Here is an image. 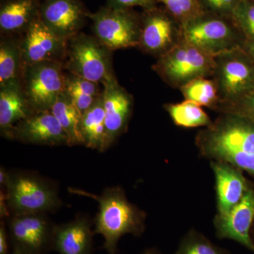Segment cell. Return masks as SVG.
<instances>
[{
    "label": "cell",
    "instance_id": "39",
    "mask_svg": "<svg viewBox=\"0 0 254 254\" xmlns=\"http://www.w3.org/2000/svg\"><path fill=\"white\" fill-rule=\"evenodd\" d=\"M5 1V0H1V1Z\"/></svg>",
    "mask_w": 254,
    "mask_h": 254
},
{
    "label": "cell",
    "instance_id": "17",
    "mask_svg": "<svg viewBox=\"0 0 254 254\" xmlns=\"http://www.w3.org/2000/svg\"><path fill=\"white\" fill-rule=\"evenodd\" d=\"M215 178L218 215H224L238 204L251 186L242 170L225 162L212 160Z\"/></svg>",
    "mask_w": 254,
    "mask_h": 254
},
{
    "label": "cell",
    "instance_id": "18",
    "mask_svg": "<svg viewBox=\"0 0 254 254\" xmlns=\"http://www.w3.org/2000/svg\"><path fill=\"white\" fill-rule=\"evenodd\" d=\"M94 234L86 217L55 225L53 250L60 254H92Z\"/></svg>",
    "mask_w": 254,
    "mask_h": 254
},
{
    "label": "cell",
    "instance_id": "5",
    "mask_svg": "<svg viewBox=\"0 0 254 254\" xmlns=\"http://www.w3.org/2000/svg\"><path fill=\"white\" fill-rule=\"evenodd\" d=\"M215 56L182 41L166 55L157 59L152 69L172 88L180 89L199 78L213 76Z\"/></svg>",
    "mask_w": 254,
    "mask_h": 254
},
{
    "label": "cell",
    "instance_id": "4",
    "mask_svg": "<svg viewBox=\"0 0 254 254\" xmlns=\"http://www.w3.org/2000/svg\"><path fill=\"white\" fill-rule=\"evenodd\" d=\"M182 40L213 56L242 48L245 42L231 16L205 12L182 25Z\"/></svg>",
    "mask_w": 254,
    "mask_h": 254
},
{
    "label": "cell",
    "instance_id": "16",
    "mask_svg": "<svg viewBox=\"0 0 254 254\" xmlns=\"http://www.w3.org/2000/svg\"><path fill=\"white\" fill-rule=\"evenodd\" d=\"M7 139L48 146L68 145L66 133L50 110L38 112L18 123Z\"/></svg>",
    "mask_w": 254,
    "mask_h": 254
},
{
    "label": "cell",
    "instance_id": "21",
    "mask_svg": "<svg viewBox=\"0 0 254 254\" xmlns=\"http://www.w3.org/2000/svg\"><path fill=\"white\" fill-rule=\"evenodd\" d=\"M21 36L1 35L0 88L21 85L23 68Z\"/></svg>",
    "mask_w": 254,
    "mask_h": 254
},
{
    "label": "cell",
    "instance_id": "29",
    "mask_svg": "<svg viewBox=\"0 0 254 254\" xmlns=\"http://www.w3.org/2000/svg\"><path fill=\"white\" fill-rule=\"evenodd\" d=\"M231 17L245 41L254 40V0H240Z\"/></svg>",
    "mask_w": 254,
    "mask_h": 254
},
{
    "label": "cell",
    "instance_id": "38",
    "mask_svg": "<svg viewBox=\"0 0 254 254\" xmlns=\"http://www.w3.org/2000/svg\"><path fill=\"white\" fill-rule=\"evenodd\" d=\"M12 254H23L22 253V252H18V251H12Z\"/></svg>",
    "mask_w": 254,
    "mask_h": 254
},
{
    "label": "cell",
    "instance_id": "24",
    "mask_svg": "<svg viewBox=\"0 0 254 254\" xmlns=\"http://www.w3.org/2000/svg\"><path fill=\"white\" fill-rule=\"evenodd\" d=\"M99 84L66 71L65 91L81 115L103 95Z\"/></svg>",
    "mask_w": 254,
    "mask_h": 254
},
{
    "label": "cell",
    "instance_id": "10",
    "mask_svg": "<svg viewBox=\"0 0 254 254\" xmlns=\"http://www.w3.org/2000/svg\"><path fill=\"white\" fill-rule=\"evenodd\" d=\"M182 41L181 23L163 6L157 5L141 13V33L137 48L157 59Z\"/></svg>",
    "mask_w": 254,
    "mask_h": 254
},
{
    "label": "cell",
    "instance_id": "22",
    "mask_svg": "<svg viewBox=\"0 0 254 254\" xmlns=\"http://www.w3.org/2000/svg\"><path fill=\"white\" fill-rule=\"evenodd\" d=\"M81 134L83 145L100 153L108 149L103 95L89 109L82 114Z\"/></svg>",
    "mask_w": 254,
    "mask_h": 254
},
{
    "label": "cell",
    "instance_id": "37",
    "mask_svg": "<svg viewBox=\"0 0 254 254\" xmlns=\"http://www.w3.org/2000/svg\"><path fill=\"white\" fill-rule=\"evenodd\" d=\"M251 236H252V240H253L254 242V222L253 226H252V231H251Z\"/></svg>",
    "mask_w": 254,
    "mask_h": 254
},
{
    "label": "cell",
    "instance_id": "6",
    "mask_svg": "<svg viewBox=\"0 0 254 254\" xmlns=\"http://www.w3.org/2000/svg\"><path fill=\"white\" fill-rule=\"evenodd\" d=\"M64 67L66 72L102 85L116 77L113 51L96 37L82 32L68 40Z\"/></svg>",
    "mask_w": 254,
    "mask_h": 254
},
{
    "label": "cell",
    "instance_id": "32",
    "mask_svg": "<svg viewBox=\"0 0 254 254\" xmlns=\"http://www.w3.org/2000/svg\"><path fill=\"white\" fill-rule=\"evenodd\" d=\"M158 5L156 0H106V6L114 9H128L141 7L148 9Z\"/></svg>",
    "mask_w": 254,
    "mask_h": 254
},
{
    "label": "cell",
    "instance_id": "20",
    "mask_svg": "<svg viewBox=\"0 0 254 254\" xmlns=\"http://www.w3.org/2000/svg\"><path fill=\"white\" fill-rule=\"evenodd\" d=\"M36 113L23 94L21 85L0 88V132L7 138L14 127Z\"/></svg>",
    "mask_w": 254,
    "mask_h": 254
},
{
    "label": "cell",
    "instance_id": "28",
    "mask_svg": "<svg viewBox=\"0 0 254 254\" xmlns=\"http://www.w3.org/2000/svg\"><path fill=\"white\" fill-rule=\"evenodd\" d=\"M182 25L203 14L199 0H156Z\"/></svg>",
    "mask_w": 254,
    "mask_h": 254
},
{
    "label": "cell",
    "instance_id": "9",
    "mask_svg": "<svg viewBox=\"0 0 254 254\" xmlns=\"http://www.w3.org/2000/svg\"><path fill=\"white\" fill-rule=\"evenodd\" d=\"M64 63L46 61L23 68L21 87L24 96L36 113L51 110L65 91Z\"/></svg>",
    "mask_w": 254,
    "mask_h": 254
},
{
    "label": "cell",
    "instance_id": "15",
    "mask_svg": "<svg viewBox=\"0 0 254 254\" xmlns=\"http://www.w3.org/2000/svg\"><path fill=\"white\" fill-rule=\"evenodd\" d=\"M103 98L108 148L128 128L133 114V95L120 86L117 78L105 82Z\"/></svg>",
    "mask_w": 254,
    "mask_h": 254
},
{
    "label": "cell",
    "instance_id": "34",
    "mask_svg": "<svg viewBox=\"0 0 254 254\" xmlns=\"http://www.w3.org/2000/svg\"><path fill=\"white\" fill-rule=\"evenodd\" d=\"M242 48L245 50L247 54L250 55V58L254 62V40L245 41Z\"/></svg>",
    "mask_w": 254,
    "mask_h": 254
},
{
    "label": "cell",
    "instance_id": "26",
    "mask_svg": "<svg viewBox=\"0 0 254 254\" xmlns=\"http://www.w3.org/2000/svg\"><path fill=\"white\" fill-rule=\"evenodd\" d=\"M185 100L205 106L215 111L219 99L216 86L213 80L199 78L190 82L180 88Z\"/></svg>",
    "mask_w": 254,
    "mask_h": 254
},
{
    "label": "cell",
    "instance_id": "2",
    "mask_svg": "<svg viewBox=\"0 0 254 254\" xmlns=\"http://www.w3.org/2000/svg\"><path fill=\"white\" fill-rule=\"evenodd\" d=\"M68 190L98 202L94 233L104 239L103 248L108 254H117L119 240L124 235L141 237L144 233L146 214L128 200L122 187H109L100 195L76 189Z\"/></svg>",
    "mask_w": 254,
    "mask_h": 254
},
{
    "label": "cell",
    "instance_id": "23",
    "mask_svg": "<svg viewBox=\"0 0 254 254\" xmlns=\"http://www.w3.org/2000/svg\"><path fill=\"white\" fill-rule=\"evenodd\" d=\"M68 138V146L83 144L81 134V114L73 105L69 95L64 91L50 110Z\"/></svg>",
    "mask_w": 254,
    "mask_h": 254
},
{
    "label": "cell",
    "instance_id": "31",
    "mask_svg": "<svg viewBox=\"0 0 254 254\" xmlns=\"http://www.w3.org/2000/svg\"><path fill=\"white\" fill-rule=\"evenodd\" d=\"M240 0H199L203 12L231 16Z\"/></svg>",
    "mask_w": 254,
    "mask_h": 254
},
{
    "label": "cell",
    "instance_id": "35",
    "mask_svg": "<svg viewBox=\"0 0 254 254\" xmlns=\"http://www.w3.org/2000/svg\"><path fill=\"white\" fill-rule=\"evenodd\" d=\"M9 178V172L6 171V169L1 167L0 168V185L3 189L5 188Z\"/></svg>",
    "mask_w": 254,
    "mask_h": 254
},
{
    "label": "cell",
    "instance_id": "7",
    "mask_svg": "<svg viewBox=\"0 0 254 254\" xmlns=\"http://www.w3.org/2000/svg\"><path fill=\"white\" fill-rule=\"evenodd\" d=\"M215 63L212 79L218 93L217 108L236 103L254 91V62L242 47L215 55Z\"/></svg>",
    "mask_w": 254,
    "mask_h": 254
},
{
    "label": "cell",
    "instance_id": "1",
    "mask_svg": "<svg viewBox=\"0 0 254 254\" xmlns=\"http://www.w3.org/2000/svg\"><path fill=\"white\" fill-rule=\"evenodd\" d=\"M195 145L202 156L225 162L254 176V123L238 115L220 114L200 130Z\"/></svg>",
    "mask_w": 254,
    "mask_h": 254
},
{
    "label": "cell",
    "instance_id": "19",
    "mask_svg": "<svg viewBox=\"0 0 254 254\" xmlns=\"http://www.w3.org/2000/svg\"><path fill=\"white\" fill-rule=\"evenodd\" d=\"M41 0H5L0 4L1 35L22 36L39 17Z\"/></svg>",
    "mask_w": 254,
    "mask_h": 254
},
{
    "label": "cell",
    "instance_id": "13",
    "mask_svg": "<svg viewBox=\"0 0 254 254\" xmlns=\"http://www.w3.org/2000/svg\"><path fill=\"white\" fill-rule=\"evenodd\" d=\"M90 11L82 0H43L39 18L57 35L68 41L90 20Z\"/></svg>",
    "mask_w": 254,
    "mask_h": 254
},
{
    "label": "cell",
    "instance_id": "25",
    "mask_svg": "<svg viewBox=\"0 0 254 254\" xmlns=\"http://www.w3.org/2000/svg\"><path fill=\"white\" fill-rule=\"evenodd\" d=\"M163 108L169 114L173 123L185 128L208 127L213 124L208 114L196 103L185 100L181 103H168Z\"/></svg>",
    "mask_w": 254,
    "mask_h": 254
},
{
    "label": "cell",
    "instance_id": "8",
    "mask_svg": "<svg viewBox=\"0 0 254 254\" xmlns=\"http://www.w3.org/2000/svg\"><path fill=\"white\" fill-rule=\"evenodd\" d=\"M94 36L112 51L137 48L141 33V13L133 9L101 6L90 13Z\"/></svg>",
    "mask_w": 254,
    "mask_h": 254
},
{
    "label": "cell",
    "instance_id": "14",
    "mask_svg": "<svg viewBox=\"0 0 254 254\" xmlns=\"http://www.w3.org/2000/svg\"><path fill=\"white\" fill-rule=\"evenodd\" d=\"M254 222V189L251 187L242 199L229 213L218 215L213 220L216 236L220 240H231L254 253L251 236Z\"/></svg>",
    "mask_w": 254,
    "mask_h": 254
},
{
    "label": "cell",
    "instance_id": "12",
    "mask_svg": "<svg viewBox=\"0 0 254 254\" xmlns=\"http://www.w3.org/2000/svg\"><path fill=\"white\" fill-rule=\"evenodd\" d=\"M67 42L37 18L21 36L23 66L46 61L64 63Z\"/></svg>",
    "mask_w": 254,
    "mask_h": 254
},
{
    "label": "cell",
    "instance_id": "27",
    "mask_svg": "<svg viewBox=\"0 0 254 254\" xmlns=\"http://www.w3.org/2000/svg\"><path fill=\"white\" fill-rule=\"evenodd\" d=\"M173 254H231L230 251L215 245L201 232L190 230L184 235Z\"/></svg>",
    "mask_w": 254,
    "mask_h": 254
},
{
    "label": "cell",
    "instance_id": "33",
    "mask_svg": "<svg viewBox=\"0 0 254 254\" xmlns=\"http://www.w3.org/2000/svg\"><path fill=\"white\" fill-rule=\"evenodd\" d=\"M10 240L5 220L0 224V254H9Z\"/></svg>",
    "mask_w": 254,
    "mask_h": 254
},
{
    "label": "cell",
    "instance_id": "36",
    "mask_svg": "<svg viewBox=\"0 0 254 254\" xmlns=\"http://www.w3.org/2000/svg\"><path fill=\"white\" fill-rule=\"evenodd\" d=\"M140 254H162L160 252L156 249H148V250H145L144 252H142Z\"/></svg>",
    "mask_w": 254,
    "mask_h": 254
},
{
    "label": "cell",
    "instance_id": "11",
    "mask_svg": "<svg viewBox=\"0 0 254 254\" xmlns=\"http://www.w3.org/2000/svg\"><path fill=\"white\" fill-rule=\"evenodd\" d=\"M6 220L12 251L47 254L53 250L55 225L46 214L11 215Z\"/></svg>",
    "mask_w": 254,
    "mask_h": 254
},
{
    "label": "cell",
    "instance_id": "30",
    "mask_svg": "<svg viewBox=\"0 0 254 254\" xmlns=\"http://www.w3.org/2000/svg\"><path fill=\"white\" fill-rule=\"evenodd\" d=\"M215 112L238 115L254 123V91L236 103L218 107Z\"/></svg>",
    "mask_w": 254,
    "mask_h": 254
},
{
    "label": "cell",
    "instance_id": "3",
    "mask_svg": "<svg viewBox=\"0 0 254 254\" xmlns=\"http://www.w3.org/2000/svg\"><path fill=\"white\" fill-rule=\"evenodd\" d=\"M10 215L50 213L63 205L54 183L36 174L9 173L4 189Z\"/></svg>",
    "mask_w": 254,
    "mask_h": 254
}]
</instances>
